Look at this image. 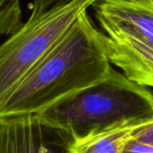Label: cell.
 I'll use <instances>...</instances> for the list:
<instances>
[{"mask_svg":"<svg viewBox=\"0 0 153 153\" xmlns=\"http://www.w3.org/2000/svg\"><path fill=\"white\" fill-rule=\"evenodd\" d=\"M106 36L83 12L30 70L0 109V117L38 114L59 101L106 79L112 69Z\"/></svg>","mask_w":153,"mask_h":153,"instance_id":"1","label":"cell"},{"mask_svg":"<svg viewBox=\"0 0 153 153\" xmlns=\"http://www.w3.org/2000/svg\"><path fill=\"white\" fill-rule=\"evenodd\" d=\"M36 115L72 142L127 121H153V92L112 68L106 79Z\"/></svg>","mask_w":153,"mask_h":153,"instance_id":"2","label":"cell"},{"mask_svg":"<svg viewBox=\"0 0 153 153\" xmlns=\"http://www.w3.org/2000/svg\"><path fill=\"white\" fill-rule=\"evenodd\" d=\"M98 0H70L32 18L0 45V109L27 74L53 49L76 18Z\"/></svg>","mask_w":153,"mask_h":153,"instance_id":"3","label":"cell"},{"mask_svg":"<svg viewBox=\"0 0 153 153\" xmlns=\"http://www.w3.org/2000/svg\"><path fill=\"white\" fill-rule=\"evenodd\" d=\"M70 142L36 114L0 117V153H65Z\"/></svg>","mask_w":153,"mask_h":153,"instance_id":"4","label":"cell"},{"mask_svg":"<svg viewBox=\"0 0 153 153\" xmlns=\"http://www.w3.org/2000/svg\"><path fill=\"white\" fill-rule=\"evenodd\" d=\"M92 7L106 35L153 39V0H98Z\"/></svg>","mask_w":153,"mask_h":153,"instance_id":"5","label":"cell"},{"mask_svg":"<svg viewBox=\"0 0 153 153\" xmlns=\"http://www.w3.org/2000/svg\"><path fill=\"white\" fill-rule=\"evenodd\" d=\"M109 61L130 81L153 87V39L136 35H107Z\"/></svg>","mask_w":153,"mask_h":153,"instance_id":"6","label":"cell"},{"mask_svg":"<svg viewBox=\"0 0 153 153\" xmlns=\"http://www.w3.org/2000/svg\"><path fill=\"white\" fill-rule=\"evenodd\" d=\"M150 121H127L109 127L83 138L70 142L72 153H122L125 143L133 131Z\"/></svg>","mask_w":153,"mask_h":153,"instance_id":"7","label":"cell"},{"mask_svg":"<svg viewBox=\"0 0 153 153\" xmlns=\"http://www.w3.org/2000/svg\"><path fill=\"white\" fill-rule=\"evenodd\" d=\"M20 0H0V37L16 32L22 25Z\"/></svg>","mask_w":153,"mask_h":153,"instance_id":"8","label":"cell"},{"mask_svg":"<svg viewBox=\"0 0 153 153\" xmlns=\"http://www.w3.org/2000/svg\"><path fill=\"white\" fill-rule=\"evenodd\" d=\"M68 1H70V0H33L32 5H30V9H32L30 16L38 17L48 10L53 9L58 5L64 4Z\"/></svg>","mask_w":153,"mask_h":153,"instance_id":"9","label":"cell"},{"mask_svg":"<svg viewBox=\"0 0 153 153\" xmlns=\"http://www.w3.org/2000/svg\"><path fill=\"white\" fill-rule=\"evenodd\" d=\"M131 137L140 143L153 146V121L143 124L142 126L136 128L132 133Z\"/></svg>","mask_w":153,"mask_h":153,"instance_id":"10","label":"cell"},{"mask_svg":"<svg viewBox=\"0 0 153 153\" xmlns=\"http://www.w3.org/2000/svg\"><path fill=\"white\" fill-rule=\"evenodd\" d=\"M122 153H153V146L144 144L130 137L124 145Z\"/></svg>","mask_w":153,"mask_h":153,"instance_id":"11","label":"cell"},{"mask_svg":"<svg viewBox=\"0 0 153 153\" xmlns=\"http://www.w3.org/2000/svg\"><path fill=\"white\" fill-rule=\"evenodd\" d=\"M65 153H72V152H71V151H70V149H69V148H68V147H67V149H66Z\"/></svg>","mask_w":153,"mask_h":153,"instance_id":"12","label":"cell"}]
</instances>
